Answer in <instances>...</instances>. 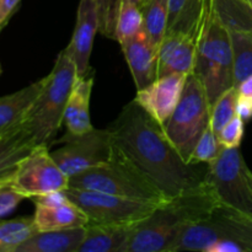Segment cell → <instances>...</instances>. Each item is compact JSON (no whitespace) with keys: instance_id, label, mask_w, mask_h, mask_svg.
Here are the masks:
<instances>
[{"instance_id":"obj_1","label":"cell","mask_w":252,"mask_h":252,"mask_svg":"<svg viewBox=\"0 0 252 252\" xmlns=\"http://www.w3.org/2000/svg\"><path fill=\"white\" fill-rule=\"evenodd\" d=\"M116 148L169 199L204 189L208 164H189L167 139L164 128L134 100L108 127Z\"/></svg>"},{"instance_id":"obj_2","label":"cell","mask_w":252,"mask_h":252,"mask_svg":"<svg viewBox=\"0 0 252 252\" xmlns=\"http://www.w3.org/2000/svg\"><path fill=\"white\" fill-rule=\"evenodd\" d=\"M218 204L220 201L209 184L169 199L134 226L122 252H174L184 229L206 218Z\"/></svg>"},{"instance_id":"obj_3","label":"cell","mask_w":252,"mask_h":252,"mask_svg":"<svg viewBox=\"0 0 252 252\" xmlns=\"http://www.w3.org/2000/svg\"><path fill=\"white\" fill-rule=\"evenodd\" d=\"M181 251L252 252V217L218 204L184 229L174 252Z\"/></svg>"},{"instance_id":"obj_4","label":"cell","mask_w":252,"mask_h":252,"mask_svg":"<svg viewBox=\"0 0 252 252\" xmlns=\"http://www.w3.org/2000/svg\"><path fill=\"white\" fill-rule=\"evenodd\" d=\"M76 76L75 62L65 47L48 74L43 91L19 125L31 135L36 145H48L63 125L64 110Z\"/></svg>"},{"instance_id":"obj_5","label":"cell","mask_w":252,"mask_h":252,"mask_svg":"<svg viewBox=\"0 0 252 252\" xmlns=\"http://www.w3.org/2000/svg\"><path fill=\"white\" fill-rule=\"evenodd\" d=\"M69 187L105 192L158 204L169 201L161 189L137 169L116 145L110 161L71 177Z\"/></svg>"},{"instance_id":"obj_6","label":"cell","mask_w":252,"mask_h":252,"mask_svg":"<svg viewBox=\"0 0 252 252\" xmlns=\"http://www.w3.org/2000/svg\"><path fill=\"white\" fill-rule=\"evenodd\" d=\"M193 73L203 85L211 106L221 94L234 86L230 33L216 9L199 42Z\"/></svg>"},{"instance_id":"obj_7","label":"cell","mask_w":252,"mask_h":252,"mask_svg":"<svg viewBox=\"0 0 252 252\" xmlns=\"http://www.w3.org/2000/svg\"><path fill=\"white\" fill-rule=\"evenodd\" d=\"M211 108L202 83L196 74H189L181 98L164 126L167 139L187 162L211 121Z\"/></svg>"},{"instance_id":"obj_8","label":"cell","mask_w":252,"mask_h":252,"mask_svg":"<svg viewBox=\"0 0 252 252\" xmlns=\"http://www.w3.org/2000/svg\"><path fill=\"white\" fill-rule=\"evenodd\" d=\"M250 169L239 148H224L220 155L208 164L207 181L221 204L252 217Z\"/></svg>"},{"instance_id":"obj_9","label":"cell","mask_w":252,"mask_h":252,"mask_svg":"<svg viewBox=\"0 0 252 252\" xmlns=\"http://www.w3.org/2000/svg\"><path fill=\"white\" fill-rule=\"evenodd\" d=\"M64 192L85 212L89 224H137L160 206L90 189L68 187Z\"/></svg>"},{"instance_id":"obj_10","label":"cell","mask_w":252,"mask_h":252,"mask_svg":"<svg viewBox=\"0 0 252 252\" xmlns=\"http://www.w3.org/2000/svg\"><path fill=\"white\" fill-rule=\"evenodd\" d=\"M61 142L63 147L52 152L51 155L69 180L110 161L115 149L112 133L108 128H93L79 135L65 134Z\"/></svg>"},{"instance_id":"obj_11","label":"cell","mask_w":252,"mask_h":252,"mask_svg":"<svg viewBox=\"0 0 252 252\" xmlns=\"http://www.w3.org/2000/svg\"><path fill=\"white\" fill-rule=\"evenodd\" d=\"M7 184L25 198L65 191L69 179L52 158L48 145H38L15 167Z\"/></svg>"},{"instance_id":"obj_12","label":"cell","mask_w":252,"mask_h":252,"mask_svg":"<svg viewBox=\"0 0 252 252\" xmlns=\"http://www.w3.org/2000/svg\"><path fill=\"white\" fill-rule=\"evenodd\" d=\"M189 75L180 73L159 76L152 84L137 90L134 101L162 128L176 108Z\"/></svg>"},{"instance_id":"obj_13","label":"cell","mask_w":252,"mask_h":252,"mask_svg":"<svg viewBox=\"0 0 252 252\" xmlns=\"http://www.w3.org/2000/svg\"><path fill=\"white\" fill-rule=\"evenodd\" d=\"M33 201V220L37 231L79 228L89 224L85 212L64 191L34 197Z\"/></svg>"},{"instance_id":"obj_14","label":"cell","mask_w":252,"mask_h":252,"mask_svg":"<svg viewBox=\"0 0 252 252\" xmlns=\"http://www.w3.org/2000/svg\"><path fill=\"white\" fill-rule=\"evenodd\" d=\"M102 0H80L76 12L73 37L66 47L73 56L78 76L90 71V57L94 39L100 31Z\"/></svg>"},{"instance_id":"obj_15","label":"cell","mask_w":252,"mask_h":252,"mask_svg":"<svg viewBox=\"0 0 252 252\" xmlns=\"http://www.w3.org/2000/svg\"><path fill=\"white\" fill-rule=\"evenodd\" d=\"M202 36L203 33L167 32L159 46L158 78L172 73H193Z\"/></svg>"},{"instance_id":"obj_16","label":"cell","mask_w":252,"mask_h":252,"mask_svg":"<svg viewBox=\"0 0 252 252\" xmlns=\"http://www.w3.org/2000/svg\"><path fill=\"white\" fill-rule=\"evenodd\" d=\"M121 48L137 90L145 88L158 78L159 47L144 29L121 43Z\"/></svg>"},{"instance_id":"obj_17","label":"cell","mask_w":252,"mask_h":252,"mask_svg":"<svg viewBox=\"0 0 252 252\" xmlns=\"http://www.w3.org/2000/svg\"><path fill=\"white\" fill-rule=\"evenodd\" d=\"M143 29V12L130 0H102L100 32L123 43Z\"/></svg>"},{"instance_id":"obj_18","label":"cell","mask_w":252,"mask_h":252,"mask_svg":"<svg viewBox=\"0 0 252 252\" xmlns=\"http://www.w3.org/2000/svg\"><path fill=\"white\" fill-rule=\"evenodd\" d=\"M214 9L216 0H169L167 32L203 33Z\"/></svg>"},{"instance_id":"obj_19","label":"cell","mask_w":252,"mask_h":252,"mask_svg":"<svg viewBox=\"0 0 252 252\" xmlns=\"http://www.w3.org/2000/svg\"><path fill=\"white\" fill-rule=\"evenodd\" d=\"M94 85V73L76 76L70 96L64 110L63 125L66 134L79 135L94 128L90 118V97Z\"/></svg>"},{"instance_id":"obj_20","label":"cell","mask_w":252,"mask_h":252,"mask_svg":"<svg viewBox=\"0 0 252 252\" xmlns=\"http://www.w3.org/2000/svg\"><path fill=\"white\" fill-rule=\"evenodd\" d=\"M48 75L21 90L0 97V135L19 127L46 86Z\"/></svg>"},{"instance_id":"obj_21","label":"cell","mask_w":252,"mask_h":252,"mask_svg":"<svg viewBox=\"0 0 252 252\" xmlns=\"http://www.w3.org/2000/svg\"><path fill=\"white\" fill-rule=\"evenodd\" d=\"M85 234L86 226L36 231L16 252H78Z\"/></svg>"},{"instance_id":"obj_22","label":"cell","mask_w":252,"mask_h":252,"mask_svg":"<svg viewBox=\"0 0 252 252\" xmlns=\"http://www.w3.org/2000/svg\"><path fill=\"white\" fill-rule=\"evenodd\" d=\"M137 224H89L78 252H122Z\"/></svg>"},{"instance_id":"obj_23","label":"cell","mask_w":252,"mask_h":252,"mask_svg":"<svg viewBox=\"0 0 252 252\" xmlns=\"http://www.w3.org/2000/svg\"><path fill=\"white\" fill-rule=\"evenodd\" d=\"M36 147L31 135L20 126L0 135V182L7 181L17 164Z\"/></svg>"},{"instance_id":"obj_24","label":"cell","mask_w":252,"mask_h":252,"mask_svg":"<svg viewBox=\"0 0 252 252\" xmlns=\"http://www.w3.org/2000/svg\"><path fill=\"white\" fill-rule=\"evenodd\" d=\"M216 11L228 30L252 34V0H216Z\"/></svg>"},{"instance_id":"obj_25","label":"cell","mask_w":252,"mask_h":252,"mask_svg":"<svg viewBox=\"0 0 252 252\" xmlns=\"http://www.w3.org/2000/svg\"><path fill=\"white\" fill-rule=\"evenodd\" d=\"M36 231L33 216L14 219L0 218V252H16L17 248Z\"/></svg>"},{"instance_id":"obj_26","label":"cell","mask_w":252,"mask_h":252,"mask_svg":"<svg viewBox=\"0 0 252 252\" xmlns=\"http://www.w3.org/2000/svg\"><path fill=\"white\" fill-rule=\"evenodd\" d=\"M233 49L234 86L238 88L252 75V34L229 30Z\"/></svg>"},{"instance_id":"obj_27","label":"cell","mask_w":252,"mask_h":252,"mask_svg":"<svg viewBox=\"0 0 252 252\" xmlns=\"http://www.w3.org/2000/svg\"><path fill=\"white\" fill-rule=\"evenodd\" d=\"M140 9L143 12V29L159 47L167 32L169 0H148Z\"/></svg>"},{"instance_id":"obj_28","label":"cell","mask_w":252,"mask_h":252,"mask_svg":"<svg viewBox=\"0 0 252 252\" xmlns=\"http://www.w3.org/2000/svg\"><path fill=\"white\" fill-rule=\"evenodd\" d=\"M239 90L236 86H231L230 89L221 94L211 108V123L212 128L217 134H219L224 126L233 120L236 116V102H238Z\"/></svg>"},{"instance_id":"obj_29","label":"cell","mask_w":252,"mask_h":252,"mask_svg":"<svg viewBox=\"0 0 252 252\" xmlns=\"http://www.w3.org/2000/svg\"><path fill=\"white\" fill-rule=\"evenodd\" d=\"M224 148L218 134L213 130L211 123H208L192 152L189 164H211L220 155Z\"/></svg>"},{"instance_id":"obj_30","label":"cell","mask_w":252,"mask_h":252,"mask_svg":"<svg viewBox=\"0 0 252 252\" xmlns=\"http://www.w3.org/2000/svg\"><path fill=\"white\" fill-rule=\"evenodd\" d=\"M244 130H245V122L236 115L233 120L224 126L223 129L219 132L218 138L223 147L239 148L243 140Z\"/></svg>"},{"instance_id":"obj_31","label":"cell","mask_w":252,"mask_h":252,"mask_svg":"<svg viewBox=\"0 0 252 252\" xmlns=\"http://www.w3.org/2000/svg\"><path fill=\"white\" fill-rule=\"evenodd\" d=\"M25 199L21 193L12 189L6 181L0 184V218L11 213Z\"/></svg>"},{"instance_id":"obj_32","label":"cell","mask_w":252,"mask_h":252,"mask_svg":"<svg viewBox=\"0 0 252 252\" xmlns=\"http://www.w3.org/2000/svg\"><path fill=\"white\" fill-rule=\"evenodd\" d=\"M21 0H0V33L19 9Z\"/></svg>"},{"instance_id":"obj_33","label":"cell","mask_w":252,"mask_h":252,"mask_svg":"<svg viewBox=\"0 0 252 252\" xmlns=\"http://www.w3.org/2000/svg\"><path fill=\"white\" fill-rule=\"evenodd\" d=\"M236 115L244 121L248 122L252 118V98L248 96H243L239 94L238 102H236Z\"/></svg>"},{"instance_id":"obj_34","label":"cell","mask_w":252,"mask_h":252,"mask_svg":"<svg viewBox=\"0 0 252 252\" xmlns=\"http://www.w3.org/2000/svg\"><path fill=\"white\" fill-rule=\"evenodd\" d=\"M239 94L243 96H248L252 98V75L249 76L246 80H244L240 85L238 86Z\"/></svg>"},{"instance_id":"obj_35","label":"cell","mask_w":252,"mask_h":252,"mask_svg":"<svg viewBox=\"0 0 252 252\" xmlns=\"http://www.w3.org/2000/svg\"><path fill=\"white\" fill-rule=\"evenodd\" d=\"M249 181H250V186H251V191H252V172L250 170V172H249Z\"/></svg>"},{"instance_id":"obj_36","label":"cell","mask_w":252,"mask_h":252,"mask_svg":"<svg viewBox=\"0 0 252 252\" xmlns=\"http://www.w3.org/2000/svg\"><path fill=\"white\" fill-rule=\"evenodd\" d=\"M130 1L135 2V4H138V5H139V6L143 4V0H130Z\"/></svg>"},{"instance_id":"obj_37","label":"cell","mask_w":252,"mask_h":252,"mask_svg":"<svg viewBox=\"0 0 252 252\" xmlns=\"http://www.w3.org/2000/svg\"><path fill=\"white\" fill-rule=\"evenodd\" d=\"M1 71H2V69H1V64H0V75H1Z\"/></svg>"},{"instance_id":"obj_38","label":"cell","mask_w":252,"mask_h":252,"mask_svg":"<svg viewBox=\"0 0 252 252\" xmlns=\"http://www.w3.org/2000/svg\"><path fill=\"white\" fill-rule=\"evenodd\" d=\"M147 1H148V0H143V4H145V2H147ZM143 4H142V5H143ZM142 5H140V6H142Z\"/></svg>"},{"instance_id":"obj_39","label":"cell","mask_w":252,"mask_h":252,"mask_svg":"<svg viewBox=\"0 0 252 252\" xmlns=\"http://www.w3.org/2000/svg\"><path fill=\"white\" fill-rule=\"evenodd\" d=\"M0 184H1V182H0Z\"/></svg>"}]
</instances>
